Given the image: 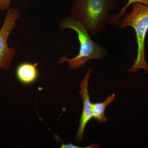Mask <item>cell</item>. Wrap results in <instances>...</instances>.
I'll use <instances>...</instances> for the list:
<instances>
[{
    "label": "cell",
    "instance_id": "cell-1",
    "mask_svg": "<svg viewBox=\"0 0 148 148\" xmlns=\"http://www.w3.org/2000/svg\"><path fill=\"white\" fill-rule=\"evenodd\" d=\"M116 5L115 0H75L71 16L82 23L90 34L95 36L105 30L110 19V11Z\"/></svg>",
    "mask_w": 148,
    "mask_h": 148
},
{
    "label": "cell",
    "instance_id": "cell-2",
    "mask_svg": "<svg viewBox=\"0 0 148 148\" xmlns=\"http://www.w3.org/2000/svg\"><path fill=\"white\" fill-rule=\"evenodd\" d=\"M59 27L61 30L70 29L76 32L80 46L79 52L75 57L68 58L65 56L59 58L58 63L67 62L69 68L75 70L83 67L89 60H101L106 57V49L93 41L86 27L80 21L71 16H67L61 20Z\"/></svg>",
    "mask_w": 148,
    "mask_h": 148
},
{
    "label": "cell",
    "instance_id": "cell-3",
    "mask_svg": "<svg viewBox=\"0 0 148 148\" xmlns=\"http://www.w3.org/2000/svg\"><path fill=\"white\" fill-rule=\"evenodd\" d=\"M132 5V11L125 14L124 17L120 20L118 26L122 29L132 27L136 34L138 44L137 58L128 71L135 73L143 69L148 74V65L145 56V41L148 32V6L138 2L133 3Z\"/></svg>",
    "mask_w": 148,
    "mask_h": 148
},
{
    "label": "cell",
    "instance_id": "cell-4",
    "mask_svg": "<svg viewBox=\"0 0 148 148\" xmlns=\"http://www.w3.org/2000/svg\"><path fill=\"white\" fill-rule=\"evenodd\" d=\"M20 16V11L10 8L7 10L4 21L0 29V70L4 71L10 70L16 53L14 48L9 47L8 42L11 33L16 28V21Z\"/></svg>",
    "mask_w": 148,
    "mask_h": 148
},
{
    "label": "cell",
    "instance_id": "cell-5",
    "mask_svg": "<svg viewBox=\"0 0 148 148\" xmlns=\"http://www.w3.org/2000/svg\"><path fill=\"white\" fill-rule=\"evenodd\" d=\"M91 71V69L88 70L87 73L80 84L79 93L83 100V105L79 120V126L75 137V140L78 142H81L82 140L85 127L92 118L90 97L88 92V82Z\"/></svg>",
    "mask_w": 148,
    "mask_h": 148
},
{
    "label": "cell",
    "instance_id": "cell-6",
    "mask_svg": "<svg viewBox=\"0 0 148 148\" xmlns=\"http://www.w3.org/2000/svg\"><path fill=\"white\" fill-rule=\"evenodd\" d=\"M38 63L23 62L16 67V75L20 82L25 84H30L35 82L39 77L38 69Z\"/></svg>",
    "mask_w": 148,
    "mask_h": 148
},
{
    "label": "cell",
    "instance_id": "cell-7",
    "mask_svg": "<svg viewBox=\"0 0 148 148\" xmlns=\"http://www.w3.org/2000/svg\"><path fill=\"white\" fill-rule=\"evenodd\" d=\"M115 97V94L113 93L108 96L103 102L91 103V112L92 118L99 123H103L108 121V119L105 116V110L107 106L114 101Z\"/></svg>",
    "mask_w": 148,
    "mask_h": 148
},
{
    "label": "cell",
    "instance_id": "cell-8",
    "mask_svg": "<svg viewBox=\"0 0 148 148\" xmlns=\"http://www.w3.org/2000/svg\"><path fill=\"white\" fill-rule=\"evenodd\" d=\"M135 2L142 3L148 6V0H128L126 4L121 8L119 13L116 14H112L109 24L112 25L115 28L118 27L120 20L122 16L125 14V11L127 9L132 3Z\"/></svg>",
    "mask_w": 148,
    "mask_h": 148
},
{
    "label": "cell",
    "instance_id": "cell-9",
    "mask_svg": "<svg viewBox=\"0 0 148 148\" xmlns=\"http://www.w3.org/2000/svg\"><path fill=\"white\" fill-rule=\"evenodd\" d=\"M12 0H0V11L7 10L10 8Z\"/></svg>",
    "mask_w": 148,
    "mask_h": 148
}]
</instances>
